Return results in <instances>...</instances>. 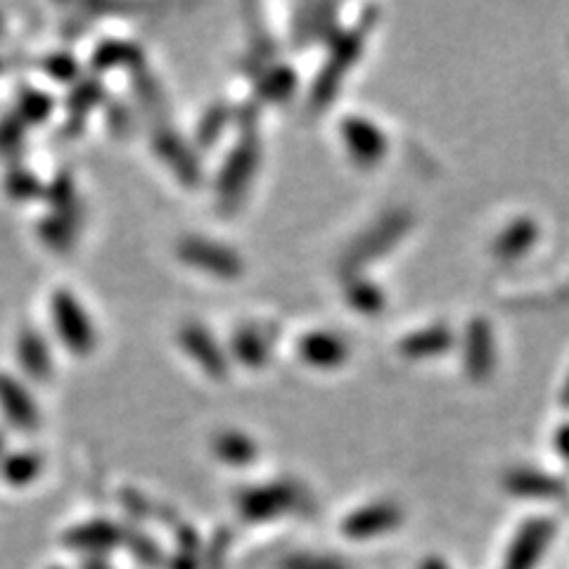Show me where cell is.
Here are the masks:
<instances>
[{
	"mask_svg": "<svg viewBox=\"0 0 569 569\" xmlns=\"http://www.w3.org/2000/svg\"><path fill=\"white\" fill-rule=\"evenodd\" d=\"M345 138L351 150V157L359 159V162H378L385 154V138L378 127H372L366 119H351L345 123Z\"/></svg>",
	"mask_w": 569,
	"mask_h": 569,
	"instance_id": "obj_1",
	"label": "cell"
},
{
	"mask_svg": "<svg viewBox=\"0 0 569 569\" xmlns=\"http://www.w3.org/2000/svg\"><path fill=\"white\" fill-rule=\"evenodd\" d=\"M299 356L311 366L330 368L345 363L347 347L345 340L335 337L330 332H311L299 340Z\"/></svg>",
	"mask_w": 569,
	"mask_h": 569,
	"instance_id": "obj_2",
	"label": "cell"
},
{
	"mask_svg": "<svg viewBox=\"0 0 569 569\" xmlns=\"http://www.w3.org/2000/svg\"><path fill=\"white\" fill-rule=\"evenodd\" d=\"M186 252V259H207L213 263V269H219L221 273H230L233 271L236 266V259L230 257V252H223V249H219V244H211V249H207V242H188L183 247Z\"/></svg>",
	"mask_w": 569,
	"mask_h": 569,
	"instance_id": "obj_3",
	"label": "cell"
},
{
	"mask_svg": "<svg viewBox=\"0 0 569 569\" xmlns=\"http://www.w3.org/2000/svg\"><path fill=\"white\" fill-rule=\"evenodd\" d=\"M441 342H443V337L435 328V330H425V332H416V335L408 337L403 349L411 351V353H435V351L441 349Z\"/></svg>",
	"mask_w": 569,
	"mask_h": 569,
	"instance_id": "obj_4",
	"label": "cell"
}]
</instances>
